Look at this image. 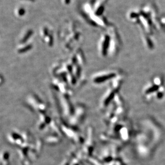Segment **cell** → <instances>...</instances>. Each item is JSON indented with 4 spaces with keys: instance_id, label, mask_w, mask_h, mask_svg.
<instances>
[{
    "instance_id": "7a4b0ae2",
    "label": "cell",
    "mask_w": 165,
    "mask_h": 165,
    "mask_svg": "<svg viewBox=\"0 0 165 165\" xmlns=\"http://www.w3.org/2000/svg\"><path fill=\"white\" fill-rule=\"evenodd\" d=\"M164 96V93L162 92H159L157 94V98L158 99H161Z\"/></svg>"
},
{
    "instance_id": "6da1fadb",
    "label": "cell",
    "mask_w": 165,
    "mask_h": 165,
    "mask_svg": "<svg viewBox=\"0 0 165 165\" xmlns=\"http://www.w3.org/2000/svg\"><path fill=\"white\" fill-rule=\"evenodd\" d=\"M159 86L158 85H153L151 87L149 88V89H147L145 93H146V94H149V93H153L155 91H157V90L159 89Z\"/></svg>"
}]
</instances>
